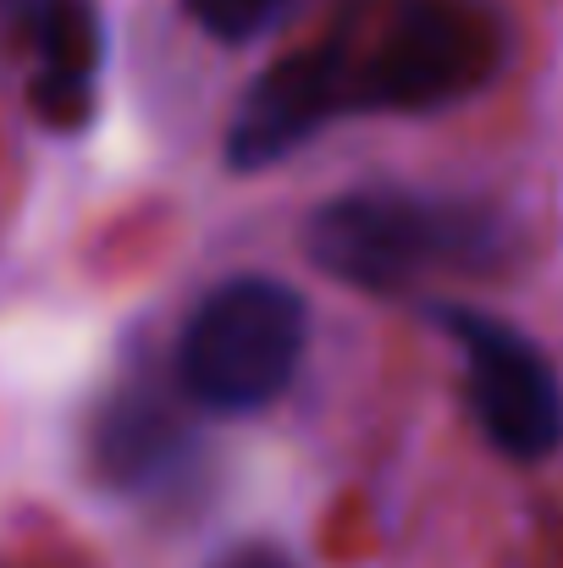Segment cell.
I'll return each instance as SVG.
<instances>
[{"label": "cell", "mask_w": 563, "mask_h": 568, "mask_svg": "<svg viewBox=\"0 0 563 568\" xmlns=\"http://www.w3.org/2000/svg\"><path fill=\"white\" fill-rule=\"evenodd\" d=\"M442 332L459 343V365H464V403L481 425V436L520 458V464H536L547 453H559L563 442V381L547 365V354L481 315V310H464V304H442Z\"/></svg>", "instance_id": "277c9868"}, {"label": "cell", "mask_w": 563, "mask_h": 568, "mask_svg": "<svg viewBox=\"0 0 563 568\" xmlns=\"http://www.w3.org/2000/svg\"><path fill=\"white\" fill-rule=\"evenodd\" d=\"M105 61V33L94 0H44L39 11V72L33 111L44 128L72 133L94 116V78Z\"/></svg>", "instance_id": "8992f818"}, {"label": "cell", "mask_w": 563, "mask_h": 568, "mask_svg": "<svg viewBox=\"0 0 563 568\" xmlns=\"http://www.w3.org/2000/svg\"><path fill=\"white\" fill-rule=\"evenodd\" d=\"M293 0H183V11L221 44H243V39H260L271 22H282Z\"/></svg>", "instance_id": "52a82bcc"}, {"label": "cell", "mask_w": 563, "mask_h": 568, "mask_svg": "<svg viewBox=\"0 0 563 568\" xmlns=\"http://www.w3.org/2000/svg\"><path fill=\"white\" fill-rule=\"evenodd\" d=\"M514 55L492 0H360L304 50L271 61L227 122V166L265 172L349 116H420L475 100Z\"/></svg>", "instance_id": "6da1fadb"}, {"label": "cell", "mask_w": 563, "mask_h": 568, "mask_svg": "<svg viewBox=\"0 0 563 568\" xmlns=\"http://www.w3.org/2000/svg\"><path fill=\"white\" fill-rule=\"evenodd\" d=\"M304 254L343 287L409 293L436 276H486L509 260V221L481 199L360 189L304 221Z\"/></svg>", "instance_id": "7a4b0ae2"}, {"label": "cell", "mask_w": 563, "mask_h": 568, "mask_svg": "<svg viewBox=\"0 0 563 568\" xmlns=\"http://www.w3.org/2000/svg\"><path fill=\"white\" fill-rule=\"evenodd\" d=\"M310 310L277 276H232L199 298L178 337V392L204 414H260L304 365Z\"/></svg>", "instance_id": "3957f363"}, {"label": "cell", "mask_w": 563, "mask_h": 568, "mask_svg": "<svg viewBox=\"0 0 563 568\" xmlns=\"http://www.w3.org/2000/svg\"><path fill=\"white\" fill-rule=\"evenodd\" d=\"M89 458L94 475L117 491H144L178 475V464L188 458V430L178 419V403H167L161 386L128 381L117 386L89 430Z\"/></svg>", "instance_id": "5b68a950"}]
</instances>
